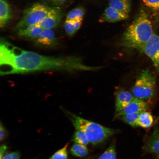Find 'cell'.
Instances as JSON below:
<instances>
[{
    "mask_svg": "<svg viewBox=\"0 0 159 159\" xmlns=\"http://www.w3.org/2000/svg\"><path fill=\"white\" fill-rule=\"evenodd\" d=\"M75 57H54L42 55L16 47L4 38L0 39L1 75L39 71H75Z\"/></svg>",
    "mask_w": 159,
    "mask_h": 159,
    "instance_id": "obj_1",
    "label": "cell"
},
{
    "mask_svg": "<svg viewBox=\"0 0 159 159\" xmlns=\"http://www.w3.org/2000/svg\"><path fill=\"white\" fill-rule=\"evenodd\" d=\"M153 33L152 25L148 15L144 11H141L124 32L121 44L125 47L142 52Z\"/></svg>",
    "mask_w": 159,
    "mask_h": 159,
    "instance_id": "obj_2",
    "label": "cell"
},
{
    "mask_svg": "<svg viewBox=\"0 0 159 159\" xmlns=\"http://www.w3.org/2000/svg\"><path fill=\"white\" fill-rule=\"evenodd\" d=\"M76 130L83 132L89 143L94 145L102 143L118 131L107 127L82 118L71 112H67Z\"/></svg>",
    "mask_w": 159,
    "mask_h": 159,
    "instance_id": "obj_3",
    "label": "cell"
},
{
    "mask_svg": "<svg viewBox=\"0 0 159 159\" xmlns=\"http://www.w3.org/2000/svg\"><path fill=\"white\" fill-rule=\"evenodd\" d=\"M131 92L135 97L150 105L153 103L156 95V79L151 71L145 69L140 72Z\"/></svg>",
    "mask_w": 159,
    "mask_h": 159,
    "instance_id": "obj_4",
    "label": "cell"
},
{
    "mask_svg": "<svg viewBox=\"0 0 159 159\" xmlns=\"http://www.w3.org/2000/svg\"><path fill=\"white\" fill-rule=\"evenodd\" d=\"M50 8L38 3L28 8L25 11L21 19L16 25V29L18 30L38 24L46 16Z\"/></svg>",
    "mask_w": 159,
    "mask_h": 159,
    "instance_id": "obj_5",
    "label": "cell"
},
{
    "mask_svg": "<svg viewBox=\"0 0 159 159\" xmlns=\"http://www.w3.org/2000/svg\"><path fill=\"white\" fill-rule=\"evenodd\" d=\"M142 52L150 57L159 74V35L153 33L144 45Z\"/></svg>",
    "mask_w": 159,
    "mask_h": 159,
    "instance_id": "obj_6",
    "label": "cell"
},
{
    "mask_svg": "<svg viewBox=\"0 0 159 159\" xmlns=\"http://www.w3.org/2000/svg\"><path fill=\"white\" fill-rule=\"evenodd\" d=\"M62 15V11L60 8H50L46 16L36 25L44 29H52L57 27L60 23Z\"/></svg>",
    "mask_w": 159,
    "mask_h": 159,
    "instance_id": "obj_7",
    "label": "cell"
},
{
    "mask_svg": "<svg viewBox=\"0 0 159 159\" xmlns=\"http://www.w3.org/2000/svg\"><path fill=\"white\" fill-rule=\"evenodd\" d=\"M57 40L52 29H44L39 36L34 40L35 46L39 47L50 48L54 47Z\"/></svg>",
    "mask_w": 159,
    "mask_h": 159,
    "instance_id": "obj_8",
    "label": "cell"
},
{
    "mask_svg": "<svg viewBox=\"0 0 159 159\" xmlns=\"http://www.w3.org/2000/svg\"><path fill=\"white\" fill-rule=\"evenodd\" d=\"M150 104L142 100L135 98L119 112L116 113L114 117L116 118L120 116L137 112L147 111Z\"/></svg>",
    "mask_w": 159,
    "mask_h": 159,
    "instance_id": "obj_9",
    "label": "cell"
},
{
    "mask_svg": "<svg viewBox=\"0 0 159 159\" xmlns=\"http://www.w3.org/2000/svg\"><path fill=\"white\" fill-rule=\"evenodd\" d=\"M142 150L145 154L159 155V129L157 126L155 127L151 134L145 139Z\"/></svg>",
    "mask_w": 159,
    "mask_h": 159,
    "instance_id": "obj_10",
    "label": "cell"
},
{
    "mask_svg": "<svg viewBox=\"0 0 159 159\" xmlns=\"http://www.w3.org/2000/svg\"><path fill=\"white\" fill-rule=\"evenodd\" d=\"M128 16V14L109 6L105 9L99 21L101 22H115L125 19Z\"/></svg>",
    "mask_w": 159,
    "mask_h": 159,
    "instance_id": "obj_11",
    "label": "cell"
},
{
    "mask_svg": "<svg viewBox=\"0 0 159 159\" xmlns=\"http://www.w3.org/2000/svg\"><path fill=\"white\" fill-rule=\"evenodd\" d=\"M115 95L116 114L120 112L135 98L132 93L123 89L117 90Z\"/></svg>",
    "mask_w": 159,
    "mask_h": 159,
    "instance_id": "obj_12",
    "label": "cell"
},
{
    "mask_svg": "<svg viewBox=\"0 0 159 159\" xmlns=\"http://www.w3.org/2000/svg\"><path fill=\"white\" fill-rule=\"evenodd\" d=\"M43 29L37 25L29 26L18 29V34L19 36L27 39L34 40Z\"/></svg>",
    "mask_w": 159,
    "mask_h": 159,
    "instance_id": "obj_13",
    "label": "cell"
},
{
    "mask_svg": "<svg viewBox=\"0 0 159 159\" xmlns=\"http://www.w3.org/2000/svg\"><path fill=\"white\" fill-rule=\"evenodd\" d=\"M11 17L9 4L5 0H0V25L3 27Z\"/></svg>",
    "mask_w": 159,
    "mask_h": 159,
    "instance_id": "obj_14",
    "label": "cell"
},
{
    "mask_svg": "<svg viewBox=\"0 0 159 159\" xmlns=\"http://www.w3.org/2000/svg\"><path fill=\"white\" fill-rule=\"evenodd\" d=\"M83 19H66L64 25L65 31L69 36L74 34L80 28Z\"/></svg>",
    "mask_w": 159,
    "mask_h": 159,
    "instance_id": "obj_15",
    "label": "cell"
},
{
    "mask_svg": "<svg viewBox=\"0 0 159 159\" xmlns=\"http://www.w3.org/2000/svg\"><path fill=\"white\" fill-rule=\"evenodd\" d=\"M109 6L129 14L131 7V0H109Z\"/></svg>",
    "mask_w": 159,
    "mask_h": 159,
    "instance_id": "obj_16",
    "label": "cell"
},
{
    "mask_svg": "<svg viewBox=\"0 0 159 159\" xmlns=\"http://www.w3.org/2000/svg\"><path fill=\"white\" fill-rule=\"evenodd\" d=\"M153 121L152 115L147 111L140 113L138 119V125L140 127L145 128L150 127L153 125Z\"/></svg>",
    "mask_w": 159,
    "mask_h": 159,
    "instance_id": "obj_17",
    "label": "cell"
},
{
    "mask_svg": "<svg viewBox=\"0 0 159 159\" xmlns=\"http://www.w3.org/2000/svg\"><path fill=\"white\" fill-rule=\"evenodd\" d=\"M140 113L137 112L124 115L118 117L131 127H136L139 126L138 119Z\"/></svg>",
    "mask_w": 159,
    "mask_h": 159,
    "instance_id": "obj_18",
    "label": "cell"
},
{
    "mask_svg": "<svg viewBox=\"0 0 159 159\" xmlns=\"http://www.w3.org/2000/svg\"><path fill=\"white\" fill-rule=\"evenodd\" d=\"M70 153L77 157H83L88 153V150L86 145L76 144L74 145L70 149Z\"/></svg>",
    "mask_w": 159,
    "mask_h": 159,
    "instance_id": "obj_19",
    "label": "cell"
},
{
    "mask_svg": "<svg viewBox=\"0 0 159 159\" xmlns=\"http://www.w3.org/2000/svg\"><path fill=\"white\" fill-rule=\"evenodd\" d=\"M72 140L76 144L86 145L89 142L85 133L81 131L76 130L72 137Z\"/></svg>",
    "mask_w": 159,
    "mask_h": 159,
    "instance_id": "obj_20",
    "label": "cell"
},
{
    "mask_svg": "<svg viewBox=\"0 0 159 159\" xmlns=\"http://www.w3.org/2000/svg\"><path fill=\"white\" fill-rule=\"evenodd\" d=\"M85 13L84 9L82 7L74 8L67 14L66 19H72L77 18H83Z\"/></svg>",
    "mask_w": 159,
    "mask_h": 159,
    "instance_id": "obj_21",
    "label": "cell"
},
{
    "mask_svg": "<svg viewBox=\"0 0 159 159\" xmlns=\"http://www.w3.org/2000/svg\"><path fill=\"white\" fill-rule=\"evenodd\" d=\"M98 159H116L115 144H111Z\"/></svg>",
    "mask_w": 159,
    "mask_h": 159,
    "instance_id": "obj_22",
    "label": "cell"
},
{
    "mask_svg": "<svg viewBox=\"0 0 159 159\" xmlns=\"http://www.w3.org/2000/svg\"><path fill=\"white\" fill-rule=\"evenodd\" d=\"M145 5L155 14H159V0H142Z\"/></svg>",
    "mask_w": 159,
    "mask_h": 159,
    "instance_id": "obj_23",
    "label": "cell"
},
{
    "mask_svg": "<svg viewBox=\"0 0 159 159\" xmlns=\"http://www.w3.org/2000/svg\"><path fill=\"white\" fill-rule=\"evenodd\" d=\"M68 144H67L64 147L55 152L49 159H67Z\"/></svg>",
    "mask_w": 159,
    "mask_h": 159,
    "instance_id": "obj_24",
    "label": "cell"
},
{
    "mask_svg": "<svg viewBox=\"0 0 159 159\" xmlns=\"http://www.w3.org/2000/svg\"><path fill=\"white\" fill-rule=\"evenodd\" d=\"M8 136V132L1 122L0 124V140L2 142L5 140Z\"/></svg>",
    "mask_w": 159,
    "mask_h": 159,
    "instance_id": "obj_25",
    "label": "cell"
},
{
    "mask_svg": "<svg viewBox=\"0 0 159 159\" xmlns=\"http://www.w3.org/2000/svg\"><path fill=\"white\" fill-rule=\"evenodd\" d=\"M20 157V153L16 151L4 155L2 159H19Z\"/></svg>",
    "mask_w": 159,
    "mask_h": 159,
    "instance_id": "obj_26",
    "label": "cell"
},
{
    "mask_svg": "<svg viewBox=\"0 0 159 159\" xmlns=\"http://www.w3.org/2000/svg\"><path fill=\"white\" fill-rule=\"evenodd\" d=\"M7 149V146L3 144L1 145L0 148V159H2L4 155V153Z\"/></svg>",
    "mask_w": 159,
    "mask_h": 159,
    "instance_id": "obj_27",
    "label": "cell"
},
{
    "mask_svg": "<svg viewBox=\"0 0 159 159\" xmlns=\"http://www.w3.org/2000/svg\"><path fill=\"white\" fill-rule=\"evenodd\" d=\"M54 3L59 4H62L65 2L67 0H49Z\"/></svg>",
    "mask_w": 159,
    "mask_h": 159,
    "instance_id": "obj_28",
    "label": "cell"
},
{
    "mask_svg": "<svg viewBox=\"0 0 159 159\" xmlns=\"http://www.w3.org/2000/svg\"><path fill=\"white\" fill-rule=\"evenodd\" d=\"M156 159H159V155L155 154Z\"/></svg>",
    "mask_w": 159,
    "mask_h": 159,
    "instance_id": "obj_29",
    "label": "cell"
}]
</instances>
